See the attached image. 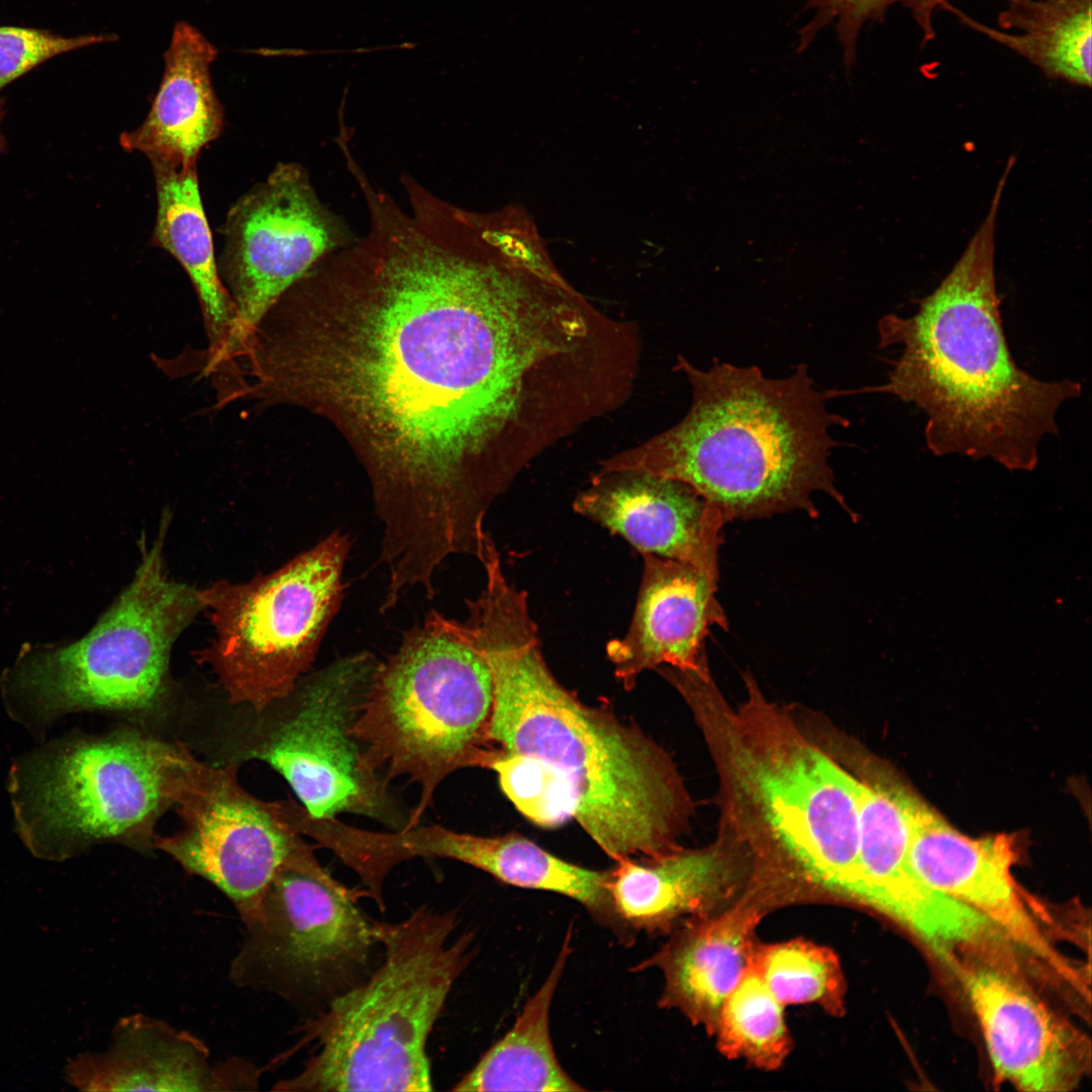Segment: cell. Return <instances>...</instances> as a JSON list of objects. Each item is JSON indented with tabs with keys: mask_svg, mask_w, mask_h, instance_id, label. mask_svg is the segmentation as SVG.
Wrapping results in <instances>:
<instances>
[{
	"mask_svg": "<svg viewBox=\"0 0 1092 1092\" xmlns=\"http://www.w3.org/2000/svg\"><path fill=\"white\" fill-rule=\"evenodd\" d=\"M408 209L365 195L367 234L296 286L265 347L276 402L324 401L365 444L382 540L415 553L475 542L538 455L599 416L600 310L527 222L423 186Z\"/></svg>",
	"mask_w": 1092,
	"mask_h": 1092,
	"instance_id": "cell-1",
	"label": "cell"
},
{
	"mask_svg": "<svg viewBox=\"0 0 1092 1092\" xmlns=\"http://www.w3.org/2000/svg\"><path fill=\"white\" fill-rule=\"evenodd\" d=\"M463 624L492 679L486 739L553 774L570 818L615 861L681 848L690 799L670 755L608 708L581 702L548 667L527 593L510 582L466 604Z\"/></svg>",
	"mask_w": 1092,
	"mask_h": 1092,
	"instance_id": "cell-2",
	"label": "cell"
},
{
	"mask_svg": "<svg viewBox=\"0 0 1092 1092\" xmlns=\"http://www.w3.org/2000/svg\"><path fill=\"white\" fill-rule=\"evenodd\" d=\"M1005 185L1000 178L963 255L916 312L880 320L879 346L898 345L901 353L887 381L862 391L889 393L923 411L925 442L936 456L991 458L1010 470H1031L1041 439L1058 435L1060 406L1080 396L1082 386L1037 379L1009 350L995 276Z\"/></svg>",
	"mask_w": 1092,
	"mask_h": 1092,
	"instance_id": "cell-3",
	"label": "cell"
},
{
	"mask_svg": "<svg viewBox=\"0 0 1092 1092\" xmlns=\"http://www.w3.org/2000/svg\"><path fill=\"white\" fill-rule=\"evenodd\" d=\"M712 755L722 800L719 837L750 881L790 893L847 897L858 851V779L769 702L750 673L734 709L709 671L671 669Z\"/></svg>",
	"mask_w": 1092,
	"mask_h": 1092,
	"instance_id": "cell-4",
	"label": "cell"
},
{
	"mask_svg": "<svg viewBox=\"0 0 1092 1092\" xmlns=\"http://www.w3.org/2000/svg\"><path fill=\"white\" fill-rule=\"evenodd\" d=\"M693 391L686 417L645 443L617 453L596 473L639 470L687 483L726 523L802 510L829 494L847 510L828 458L830 428L848 422L826 407L805 364L774 379L755 366L715 362L708 370L677 356Z\"/></svg>",
	"mask_w": 1092,
	"mask_h": 1092,
	"instance_id": "cell-5",
	"label": "cell"
},
{
	"mask_svg": "<svg viewBox=\"0 0 1092 1092\" xmlns=\"http://www.w3.org/2000/svg\"><path fill=\"white\" fill-rule=\"evenodd\" d=\"M373 925L382 964L301 1026L300 1043H314L315 1052L274 1090H433L429 1035L469 963L472 937H454L456 915L427 906L398 922Z\"/></svg>",
	"mask_w": 1092,
	"mask_h": 1092,
	"instance_id": "cell-6",
	"label": "cell"
},
{
	"mask_svg": "<svg viewBox=\"0 0 1092 1092\" xmlns=\"http://www.w3.org/2000/svg\"><path fill=\"white\" fill-rule=\"evenodd\" d=\"M492 707L489 667L462 622L431 611L377 663L352 733L364 767L386 786L406 777L421 796L403 828L419 825L440 783L487 768ZM402 829V828H401Z\"/></svg>",
	"mask_w": 1092,
	"mask_h": 1092,
	"instance_id": "cell-7",
	"label": "cell"
},
{
	"mask_svg": "<svg viewBox=\"0 0 1092 1092\" xmlns=\"http://www.w3.org/2000/svg\"><path fill=\"white\" fill-rule=\"evenodd\" d=\"M165 513L155 540L141 541L134 576L82 639L24 655L5 688L11 713L40 725L83 709L138 710L162 695L171 648L204 609L200 590L167 574Z\"/></svg>",
	"mask_w": 1092,
	"mask_h": 1092,
	"instance_id": "cell-8",
	"label": "cell"
},
{
	"mask_svg": "<svg viewBox=\"0 0 1092 1092\" xmlns=\"http://www.w3.org/2000/svg\"><path fill=\"white\" fill-rule=\"evenodd\" d=\"M350 548L336 530L271 573L200 590L214 627L200 658L231 702L263 712L291 694L340 609Z\"/></svg>",
	"mask_w": 1092,
	"mask_h": 1092,
	"instance_id": "cell-9",
	"label": "cell"
},
{
	"mask_svg": "<svg viewBox=\"0 0 1092 1092\" xmlns=\"http://www.w3.org/2000/svg\"><path fill=\"white\" fill-rule=\"evenodd\" d=\"M174 747L139 735L51 744L15 765L11 792L19 832L44 857L152 826L169 803Z\"/></svg>",
	"mask_w": 1092,
	"mask_h": 1092,
	"instance_id": "cell-10",
	"label": "cell"
},
{
	"mask_svg": "<svg viewBox=\"0 0 1092 1092\" xmlns=\"http://www.w3.org/2000/svg\"><path fill=\"white\" fill-rule=\"evenodd\" d=\"M358 893L327 872L301 840L243 922L230 980L294 999L365 965L377 941L373 922L357 906Z\"/></svg>",
	"mask_w": 1092,
	"mask_h": 1092,
	"instance_id": "cell-11",
	"label": "cell"
},
{
	"mask_svg": "<svg viewBox=\"0 0 1092 1092\" xmlns=\"http://www.w3.org/2000/svg\"><path fill=\"white\" fill-rule=\"evenodd\" d=\"M377 663L362 651L298 680L285 712L249 753L286 779L311 817L354 813L401 829L388 786L364 767L352 733Z\"/></svg>",
	"mask_w": 1092,
	"mask_h": 1092,
	"instance_id": "cell-12",
	"label": "cell"
},
{
	"mask_svg": "<svg viewBox=\"0 0 1092 1092\" xmlns=\"http://www.w3.org/2000/svg\"><path fill=\"white\" fill-rule=\"evenodd\" d=\"M218 272L236 308L232 370L272 306L317 264L351 243L348 229L313 189L306 170L280 163L230 209Z\"/></svg>",
	"mask_w": 1092,
	"mask_h": 1092,
	"instance_id": "cell-13",
	"label": "cell"
},
{
	"mask_svg": "<svg viewBox=\"0 0 1092 1092\" xmlns=\"http://www.w3.org/2000/svg\"><path fill=\"white\" fill-rule=\"evenodd\" d=\"M165 792L182 827L156 845L187 872L218 888L242 921L256 911L279 868L302 840L284 803L256 799L238 783L235 768L208 766L175 748Z\"/></svg>",
	"mask_w": 1092,
	"mask_h": 1092,
	"instance_id": "cell-14",
	"label": "cell"
},
{
	"mask_svg": "<svg viewBox=\"0 0 1092 1092\" xmlns=\"http://www.w3.org/2000/svg\"><path fill=\"white\" fill-rule=\"evenodd\" d=\"M998 1076L1021 1090L1067 1091L1087 1069L1089 1042L1011 973L992 965L961 972Z\"/></svg>",
	"mask_w": 1092,
	"mask_h": 1092,
	"instance_id": "cell-15",
	"label": "cell"
},
{
	"mask_svg": "<svg viewBox=\"0 0 1092 1092\" xmlns=\"http://www.w3.org/2000/svg\"><path fill=\"white\" fill-rule=\"evenodd\" d=\"M886 783L908 825L909 854L918 875L964 902L1016 942L1035 937L1038 924L1013 879L1016 840L1010 834L969 837L911 788L888 774Z\"/></svg>",
	"mask_w": 1092,
	"mask_h": 1092,
	"instance_id": "cell-16",
	"label": "cell"
},
{
	"mask_svg": "<svg viewBox=\"0 0 1092 1092\" xmlns=\"http://www.w3.org/2000/svg\"><path fill=\"white\" fill-rule=\"evenodd\" d=\"M573 510L640 553L692 565L717 584L726 521L687 483L639 470L595 473Z\"/></svg>",
	"mask_w": 1092,
	"mask_h": 1092,
	"instance_id": "cell-17",
	"label": "cell"
},
{
	"mask_svg": "<svg viewBox=\"0 0 1092 1092\" xmlns=\"http://www.w3.org/2000/svg\"><path fill=\"white\" fill-rule=\"evenodd\" d=\"M643 573L630 626L607 645L616 677L632 689L647 669L708 668L705 638L728 620L715 597L716 583L687 563L641 553Z\"/></svg>",
	"mask_w": 1092,
	"mask_h": 1092,
	"instance_id": "cell-18",
	"label": "cell"
},
{
	"mask_svg": "<svg viewBox=\"0 0 1092 1092\" xmlns=\"http://www.w3.org/2000/svg\"><path fill=\"white\" fill-rule=\"evenodd\" d=\"M260 1075L249 1060L212 1063L203 1040L143 1013L122 1017L109 1050L81 1057L70 1073L90 1091H250Z\"/></svg>",
	"mask_w": 1092,
	"mask_h": 1092,
	"instance_id": "cell-19",
	"label": "cell"
},
{
	"mask_svg": "<svg viewBox=\"0 0 1092 1092\" xmlns=\"http://www.w3.org/2000/svg\"><path fill=\"white\" fill-rule=\"evenodd\" d=\"M772 891L750 886L720 912L685 922L637 970L659 969L664 978L658 1004L681 1011L714 1034L722 1004L751 964L755 928L781 903Z\"/></svg>",
	"mask_w": 1092,
	"mask_h": 1092,
	"instance_id": "cell-20",
	"label": "cell"
},
{
	"mask_svg": "<svg viewBox=\"0 0 1092 1092\" xmlns=\"http://www.w3.org/2000/svg\"><path fill=\"white\" fill-rule=\"evenodd\" d=\"M610 870L609 891L623 929L667 933L733 904L750 870L721 837L708 847H682L654 859L626 858Z\"/></svg>",
	"mask_w": 1092,
	"mask_h": 1092,
	"instance_id": "cell-21",
	"label": "cell"
},
{
	"mask_svg": "<svg viewBox=\"0 0 1092 1092\" xmlns=\"http://www.w3.org/2000/svg\"><path fill=\"white\" fill-rule=\"evenodd\" d=\"M216 56V48L198 29L176 23L151 109L138 128L121 134V146L150 161L196 164L200 151L223 127L222 106L210 77Z\"/></svg>",
	"mask_w": 1092,
	"mask_h": 1092,
	"instance_id": "cell-22",
	"label": "cell"
},
{
	"mask_svg": "<svg viewBox=\"0 0 1092 1092\" xmlns=\"http://www.w3.org/2000/svg\"><path fill=\"white\" fill-rule=\"evenodd\" d=\"M151 164L157 191L152 242L178 261L193 285L208 339L202 373L219 380L230 372L229 347L236 308L218 272L196 164Z\"/></svg>",
	"mask_w": 1092,
	"mask_h": 1092,
	"instance_id": "cell-23",
	"label": "cell"
},
{
	"mask_svg": "<svg viewBox=\"0 0 1092 1092\" xmlns=\"http://www.w3.org/2000/svg\"><path fill=\"white\" fill-rule=\"evenodd\" d=\"M941 9L963 24L1008 48L1048 78L1091 87V0H1007L999 28L945 2Z\"/></svg>",
	"mask_w": 1092,
	"mask_h": 1092,
	"instance_id": "cell-24",
	"label": "cell"
},
{
	"mask_svg": "<svg viewBox=\"0 0 1092 1092\" xmlns=\"http://www.w3.org/2000/svg\"><path fill=\"white\" fill-rule=\"evenodd\" d=\"M443 855L508 885L571 898L600 922L622 929L608 887L610 871L568 862L518 834L480 836L451 830L443 842Z\"/></svg>",
	"mask_w": 1092,
	"mask_h": 1092,
	"instance_id": "cell-25",
	"label": "cell"
},
{
	"mask_svg": "<svg viewBox=\"0 0 1092 1092\" xmlns=\"http://www.w3.org/2000/svg\"><path fill=\"white\" fill-rule=\"evenodd\" d=\"M568 931L547 978L523 1007L513 1027L452 1088L453 1091H584L560 1066L553 1049L549 1014L554 992L570 953Z\"/></svg>",
	"mask_w": 1092,
	"mask_h": 1092,
	"instance_id": "cell-26",
	"label": "cell"
},
{
	"mask_svg": "<svg viewBox=\"0 0 1092 1092\" xmlns=\"http://www.w3.org/2000/svg\"><path fill=\"white\" fill-rule=\"evenodd\" d=\"M714 1034L727 1058L744 1059L762 1070L780 1068L790 1053L783 1004L751 964L725 998Z\"/></svg>",
	"mask_w": 1092,
	"mask_h": 1092,
	"instance_id": "cell-27",
	"label": "cell"
},
{
	"mask_svg": "<svg viewBox=\"0 0 1092 1092\" xmlns=\"http://www.w3.org/2000/svg\"><path fill=\"white\" fill-rule=\"evenodd\" d=\"M751 966L783 1005L814 1003L832 1015L843 1013L845 982L832 949L802 938L758 942Z\"/></svg>",
	"mask_w": 1092,
	"mask_h": 1092,
	"instance_id": "cell-28",
	"label": "cell"
},
{
	"mask_svg": "<svg viewBox=\"0 0 1092 1092\" xmlns=\"http://www.w3.org/2000/svg\"><path fill=\"white\" fill-rule=\"evenodd\" d=\"M487 768L496 774L500 789L509 800L535 824L553 827L570 819L558 783L541 761L492 751Z\"/></svg>",
	"mask_w": 1092,
	"mask_h": 1092,
	"instance_id": "cell-29",
	"label": "cell"
},
{
	"mask_svg": "<svg viewBox=\"0 0 1092 1092\" xmlns=\"http://www.w3.org/2000/svg\"><path fill=\"white\" fill-rule=\"evenodd\" d=\"M113 39L112 34L65 37L42 29L0 26V91L54 57Z\"/></svg>",
	"mask_w": 1092,
	"mask_h": 1092,
	"instance_id": "cell-30",
	"label": "cell"
},
{
	"mask_svg": "<svg viewBox=\"0 0 1092 1092\" xmlns=\"http://www.w3.org/2000/svg\"><path fill=\"white\" fill-rule=\"evenodd\" d=\"M905 0H811L823 19H835L844 48L845 60L850 64L855 57L856 41L862 25L868 21H881L886 11L895 3Z\"/></svg>",
	"mask_w": 1092,
	"mask_h": 1092,
	"instance_id": "cell-31",
	"label": "cell"
},
{
	"mask_svg": "<svg viewBox=\"0 0 1092 1092\" xmlns=\"http://www.w3.org/2000/svg\"><path fill=\"white\" fill-rule=\"evenodd\" d=\"M948 0H905L903 5L910 11L921 33V47L935 38L933 17Z\"/></svg>",
	"mask_w": 1092,
	"mask_h": 1092,
	"instance_id": "cell-32",
	"label": "cell"
},
{
	"mask_svg": "<svg viewBox=\"0 0 1092 1092\" xmlns=\"http://www.w3.org/2000/svg\"><path fill=\"white\" fill-rule=\"evenodd\" d=\"M1 114L2 113H1V104H0V119H1ZM0 147H1V135H0Z\"/></svg>",
	"mask_w": 1092,
	"mask_h": 1092,
	"instance_id": "cell-33",
	"label": "cell"
}]
</instances>
